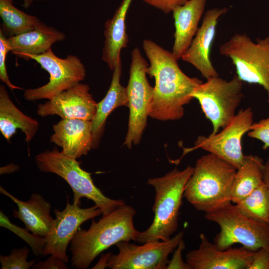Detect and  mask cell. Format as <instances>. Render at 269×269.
Masks as SVG:
<instances>
[{
    "label": "cell",
    "mask_w": 269,
    "mask_h": 269,
    "mask_svg": "<svg viewBox=\"0 0 269 269\" xmlns=\"http://www.w3.org/2000/svg\"><path fill=\"white\" fill-rule=\"evenodd\" d=\"M142 47L150 63L146 73L155 79L148 116L162 121L181 119L184 106L193 99V91L202 82L186 75L172 53L152 40L144 39Z\"/></svg>",
    "instance_id": "obj_1"
},
{
    "label": "cell",
    "mask_w": 269,
    "mask_h": 269,
    "mask_svg": "<svg viewBox=\"0 0 269 269\" xmlns=\"http://www.w3.org/2000/svg\"><path fill=\"white\" fill-rule=\"evenodd\" d=\"M135 210L124 203L112 212L92 221L88 230L79 229L70 242L71 266L87 269L102 252L121 241H136L139 231L134 225Z\"/></svg>",
    "instance_id": "obj_2"
},
{
    "label": "cell",
    "mask_w": 269,
    "mask_h": 269,
    "mask_svg": "<svg viewBox=\"0 0 269 269\" xmlns=\"http://www.w3.org/2000/svg\"><path fill=\"white\" fill-rule=\"evenodd\" d=\"M237 169L210 153L199 158L188 179L183 196L196 210L205 213L231 202V190Z\"/></svg>",
    "instance_id": "obj_3"
},
{
    "label": "cell",
    "mask_w": 269,
    "mask_h": 269,
    "mask_svg": "<svg viewBox=\"0 0 269 269\" xmlns=\"http://www.w3.org/2000/svg\"><path fill=\"white\" fill-rule=\"evenodd\" d=\"M193 170L191 166L182 170L175 168L161 177L148 179L147 184L155 191L152 207L154 217L147 230L139 232L136 242L167 241L176 231L185 186Z\"/></svg>",
    "instance_id": "obj_4"
},
{
    "label": "cell",
    "mask_w": 269,
    "mask_h": 269,
    "mask_svg": "<svg viewBox=\"0 0 269 269\" xmlns=\"http://www.w3.org/2000/svg\"><path fill=\"white\" fill-rule=\"evenodd\" d=\"M35 161L41 171L56 174L68 183L73 192L74 203L80 205V199L85 197L100 208L102 215L112 212L125 203L121 199L105 196L95 185L91 173L81 168L76 159L65 155L56 148L39 153Z\"/></svg>",
    "instance_id": "obj_5"
},
{
    "label": "cell",
    "mask_w": 269,
    "mask_h": 269,
    "mask_svg": "<svg viewBox=\"0 0 269 269\" xmlns=\"http://www.w3.org/2000/svg\"><path fill=\"white\" fill-rule=\"evenodd\" d=\"M205 217L220 227L214 240L219 250H226L239 243L254 252L262 248L269 251V225L246 217L231 202L205 213Z\"/></svg>",
    "instance_id": "obj_6"
},
{
    "label": "cell",
    "mask_w": 269,
    "mask_h": 269,
    "mask_svg": "<svg viewBox=\"0 0 269 269\" xmlns=\"http://www.w3.org/2000/svg\"><path fill=\"white\" fill-rule=\"evenodd\" d=\"M243 82L237 75L227 81L219 76L207 79L195 88L191 96L199 102L206 117L213 125L209 135L218 133L236 115L243 97Z\"/></svg>",
    "instance_id": "obj_7"
},
{
    "label": "cell",
    "mask_w": 269,
    "mask_h": 269,
    "mask_svg": "<svg viewBox=\"0 0 269 269\" xmlns=\"http://www.w3.org/2000/svg\"><path fill=\"white\" fill-rule=\"evenodd\" d=\"M229 58L243 82L262 86L269 94V39L253 42L246 34L236 33L219 47Z\"/></svg>",
    "instance_id": "obj_8"
},
{
    "label": "cell",
    "mask_w": 269,
    "mask_h": 269,
    "mask_svg": "<svg viewBox=\"0 0 269 269\" xmlns=\"http://www.w3.org/2000/svg\"><path fill=\"white\" fill-rule=\"evenodd\" d=\"M148 66L139 49L134 48L131 54L129 80L126 87L130 113L128 132L123 145L129 148L133 144L139 143L147 125L153 91V87L146 78Z\"/></svg>",
    "instance_id": "obj_9"
},
{
    "label": "cell",
    "mask_w": 269,
    "mask_h": 269,
    "mask_svg": "<svg viewBox=\"0 0 269 269\" xmlns=\"http://www.w3.org/2000/svg\"><path fill=\"white\" fill-rule=\"evenodd\" d=\"M25 60L32 59L49 74V81L41 87L24 91L26 100L51 99L83 81L86 76L84 65L74 55H68L65 58L57 57L51 48L37 55H27L23 57Z\"/></svg>",
    "instance_id": "obj_10"
},
{
    "label": "cell",
    "mask_w": 269,
    "mask_h": 269,
    "mask_svg": "<svg viewBox=\"0 0 269 269\" xmlns=\"http://www.w3.org/2000/svg\"><path fill=\"white\" fill-rule=\"evenodd\" d=\"M183 231L165 241H149L139 246L121 241L115 245L118 254L107 253L106 267L111 269H165L169 255L178 246Z\"/></svg>",
    "instance_id": "obj_11"
},
{
    "label": "cell",
    "mask_w": 269,
    "mask_h": 269,
    "mask_svg": "<svg viewBox=\"0 0 269 269\" xmlns=\"http://www.w3.org/2000/svg\"><path fill=\"white\" fill-rule=\"evenodd\" d=\"M253 124V111L251 108L241 109L232 121L218 134L205 136L199 135L194 146L184 148L186 153L201 148L228 162L237 169L243 163L241 140L250 130Z\"/></svg>",
    "instance_id": "obj_12"
},
{
    "label": "cell",
    "mask_w": 269,
    "mask_h": 269,
    "mask_svg": "<svg viewBox=\"0 0 269 269\" xmlns=\"http://www.w3.org/2000/svg\"><path fill=\"white\" fill-rule=\"evenodd\" d=\"M67 199L63 210H54L56 218L50 231L44 237L42 254L43 256H56L66 264L69 261L67 248L80 226L85 221L103 214L100 208L96 204L89 208H82L77 204H70L68 198Z\"/></svg>",
    "instance_id": "obj_13"
},
{
    "label": "cell",
    "mask_w": 269,
    "mask_h": 269,
    "mask_svg": "<svg viewBox=\"0 0 269 269\" xmlns=\"http://www.w3.org/2000/svg\"><path fill=\"white\" fill-rule=\"evenodd\" d=\"M88 84L79 83L37 106L41 117L58 115L62 119L93 120L97 103L89 93Z\"/></svg>",
    "instance_id": "obj_14"
},
{
    "label": "cell",
    "mask_w": 269,
    "mask_h": 269,
    "mask_svg": "<svg viewBox=\"0 0 269 269\" xmlns=\"http://www.w3.org/2000/svg\"><path fill=\"white\" fill-rule=\"evenodd\" d=\"M199 237L198 248L186 255L191 269H247L252 262L254 251L243 246L221 250L204 233Z\"/></svg>",
    "instance_id": "obj_15"
},
{
    "label": "cell",
    "mask_w": 269,
    "mask_h": 269,
    "mask_svg": "<svg viewBox=\"0 0 269 269\" xmlns=\"http://www.w3.org/2000/svg\"><path fill=\"white\" fill-rule=\"evenodd\" d=\"M227 7L213 8L204 14L201 26L189 47L181 59L192 65L206 79L219 76L210 59L212 43L215 37L219 18L226 13Z\"/></svg>",
    "instance_id": "obj_16"
},
{
    "label": "cell",
    "mask_w": 269,
    "mask_h": 269,
    "mask_svg": "<svg viewBox=\"0 0 269 269\" xmlns=\"http://www.w3.org/2000/svg\"><path fill=\"white\" fill-rule=\"evenodd\" d=\"M53 129L50 142L61 147V152L67 156L79 158L93 148L91 121L62 119L53 126Z\"/></svg>",
    "instance_id": "obj_17"
},
{
    "label": "cell",
    "mask_w": 269,
    "mask_h": 269,
    "mask_svg": "<svg viewBox=\"0 0 269 269\" xmlns=\"http://www.w3.org/2000/svg\"><path fill=\"white\" fill-rule=\"evenodd\" d=\"M206 0H187L172 12L175 32L172 53L178 60L189 47L198 29Z\"/></svg>",
    "instance_id": "obj_18"
},
{
    "label": "cell",
    "mask_w": 269,
    "mask_h": 269,
    "mask_svg": "<svg viewBox=\"0 0 269 269\" xmlns=\"http://www.w3.org/2000/svg\"><path fill=\"white\" fill-rule=\"evenodd\" d=\"M0 192L17 205L18 210H13V216L21 220L29 231L42 237L47 235L54 219L50 215V203L42 195L33 193L30 199L24 202L16 198L1 186Z\"/></svg>",
    "instance_id": "obj_19"
},
{
    "label": "cell",
    "mask_w": 269,
    "mask_h": 269,
    "mask_svg": "<svg viewBox=\"0 0 269 269\" xmlns=\"http://www.w3.org/2000/svg\"><path fill=\"white\" fill-rule=\"evenodd\" d=\"M133 0H122L112 17L104 25V45L102 59L113 71L121 59L122 49L126 48L129 42L127 32L126 16Z\"/></svg>",
    "instance_id": "obj_20"
},
{
    "label": "cell",
    "mask_w": 269,
    "mask_h": 269,
    "mask_svg": "<svg viewBox=\"0 0 269 269\" xmlns=\"http://www.w3.org/2000/svg\"><path fill=\"white\" fill-rule=\"evenodd\" d=\"M122 68L120 59L113 70L111 83L105 97L97 103L96 112L92 120L93 148L98 146L106 120L112 112L120 107H128L127 88L120 83Z\"/></svg>",
    "instance_id": "obj_21"
},
{
    "label": "cell",
    "mask_w": 269,
    "mask_h": 269,
    "mask_svg": "<svg viewBox=\"0 0 269 269\" xmlns=\"http://www.w3.org/2000/svg\"><path fill=\"white\" fill-rule=\"evenodd\" d=\"M65 38L64 33L44 23L29 31L7 37L10 51L21 58L27 55L41 54L54 43Z\"/></svg>",
    "instance_id": "obj_22"
},
{
    "label": "cell",
    "mask_w": 269,
    "mask_h": 269,
    "mask_svg": "<svg viewBox=\"0 0 269 269\" xmlns=\"http://www.w3.org/2000/svg\"><path fill=\"white\" fill-rule=\"evenodd\" d=\"M39 128L38 122L22 113L13 103L4 85L0 86V132L9 143L17 129L29 142Z\"/></svg>",
    "instance_id": "obj_23"
},
{
    "label": "cell",
    "mask_w": 269,
    "mask_h": 269,
    "mask_svg": "<svg viewBox=\"0 0 269 269\" xmlns=\"http://www.w3.org/2000/svg\"><path fill=\"white\" fill-rule=\"evenodd\" d=\"M264 162L252 154L244 155L241 166L237 169L232 190L231 202L236 204L251 194L263 181Z\"/></svg>",
    "instance_id": "obj_24"
},
{
    "label": "cell",
    "mask_w": 269,
    "mask_h": 269,
    "mask_svg": "<svg viewBox=\"0 0 269 269\" xmlns=\"http://www.w3.org/2000/svg\"><path fill=\"white\" fill-rule=\"evenodd\" d=\"M13 0H0L1 29L4 35L11 37L29 31L44 23L37 17L15 7Z\"/></svg>",
    "instance_id": "obj_25"
},
{
    "label": "cell",
    "mask_w": 269,
    "mask_h": 269,
    "mask_svg": "<svg viewBox=\"0 0 269 269\" xmlns=\"http://www.w3.org/2000/svg\"><path fill=\"white\" fill-rule=\"evenodd\" d=\"M235 205L240 212L246 217L269 224V192L264 181L251 194Z\"/></svg>",
    "instance_id": "obj_26"
},
{
    "label": "cell",
    "mask_w": 269,
    "mask_h": 269,
    "mask_svg": "<svg viewBox=\"0 0 269 269\" xmlns=\"http://www.w3.org/2000/svg\"><path fill=\"white\" fill-rule=\"evenodd\" d=\"M0 227L11 231L25 241L31 248L33 254L35 256L42 255L45 244L44 237L33 234H31L26 228H20L12 224L1 210L0 212Z\"/></svg>",
    "instance_id": "obj_27"
},
{
    "label": "cell",
    "mask_w": 269,
    "mask_h": 269,
    "mask_svg": "<svg viewBox=\"0 0 269 269\" xmlns=\"http://www.w3.org/2000/svg\"><path fill=\"white\" fill-rule=\"evenodd\" d=\"M29 249L23 247L13 249L7 256H0L1 269H28L36 263L37 260L27 261Z\"/></svg>",
    "instance_id": "obj_28"
},
{
    "label": "cell",
    "mask_w": 269,
    "mask_h": 269,
    "mask_svg": "<svg viewBox=\"0 0 269 269\" xmlns=\"http://www.w3.org/2000/svg\"><path fill=\"white\" fill-rule=\"evenodd\" d=\"M10 51V47L7 39L1 29H0V79L11 90L22 89L15 86L10 82L6 67V59L7 53Z\"/></svg>",
    "instance_id": "obj_29"
},
{
    "label": "cell",
    "mask_w": 269,
    "mask_h": 269,
    "mask_svg": "<svg viewBox=\"0 0 269 269\" xmlns=\"http://www.w3.org/2000/svg\"><path fill=\"white\" fill-rule=\"evenodd\" d=\"M248 135L263 142V149L269 148V117L252 124Z\"/></svg>",
    "instance_id": "obj_30"
},
{
    "label": "cell",
    "mask_w": 269,
    "mask_h": 269,
    "mask_svg": "<svg viewBox=\"0 0 269 269\" xmlns=\"http://www.w3.org/2000/svg\"><path fill=\"white\" fill-rule=\"evenodd\" d=\"M247 269H269V251L262 248L255 251Z\"/></svg>",
    "instance_id": "obj_31"
},
{
    "label": "cell",
    "mask_w": 269,
    "mask_h": 269,
    "mask_svg": "<svg viewBox=\"0 0 269 269\" xmlns=\"http://www.w3.org/2000/svg\"><path fill=\"white\" fill-rule=\"evenodd\" d=\"M185 248L184 242L182 238L177 247V249L174 251L172 259L169 261L166 269H191L189 264L185 262L182 258V252Z\"/></svg>",
    "instance_id": "obj_32"
},
{
    "label": "cell",
    "mask_w": 269,
    "mask_h": 269,
    "mask_svg": "<svg viewBox=\"0 0 269 269\" xmlns=\"http://www.w3.org/2000/svg\"><path fill=\"white\" fill-rule=\"evenodd\" d=\"M145 3L156 7L164 13L171 12L177 6L183 4L187 0H142Z\"/></svg>",
    "instance_id": "obj_33"
},
{
    "label": "cell",
    "mask_w": 269,
    "mask_h": 269,
    "mask_svg": "<svg viewBox=\"0 0 269 269\" xmlns=\"http://www.w3.org/2000/svg\"><path fill=\"white\" fill-rule=\"evenodd\" d=\"M62 260L59 257L50 255L44 261H40L35 263L32 269H68V267Z\"/></svg>",
    "instance_id": "obj_34"
},
{
    "label": "cell",
    "mask_w": 269,
    "mask_h": 269,
    "mask_svg": "<svg viewBox=\"0 0 269 269\" xmlns=\"http://www.w3.org/2000/svg\"><path fill=\"white\" fill-rule=\"evenodd\" d=\"M263 180L266 184L269 192V158L266 162H264Z\"/></svg>",
    "instance_id": "obj_35"
},
{
    "label": "cell",
    "mask_w": 269,
    "mask_h": 269,
    "mask_svg": "<svg viewBox=\"0 0 269 269\" xmlns=\"http://www.w3.org/2000/svg\"><path fill=\"white\" fill-rule=\"evenodd\" d=\"M19 168L18 166L13 164H10L7 166L0 167V174L9 173L17 171Z\"/></svg>",
    "instance_id": "obj_36"
},
{
    "label": "cell",
    "mask_w": 269,
    "mask_h": 269,
    "mask_svg": "<svg viewBox=\"0 0 269 269\" xmlns=\"http://www.w3.org/2000/svg\"><path fill=\"white\" fill-rule=\"evenodd\" d=\"M108 254H103L97 264L92 269H105L107 260Z\"/></svg>",
    "instance_id": "obj_37"
},
{
    "label": "cell",
    "mask_w": 269,
    "mask_h": 269,
    "mask_svg": "<svg viewBox=\"0 0 269 269\" xmlns=\"http://www.w3.org/2000/svg\"><path fill=\"white\" fill-rule=\"evenodd\" d=\"M23 3L22 4V6L24 8H27L31 5L33 0H23Z\"/></svg>",
    "instance_id": "obj_38"
},
{
    "label": "cell",
    "mask_w": 269,
    "mask_h": 269,
    "mask_svg": "<svg viewBox=\"0 0 269 269\" xmlns=\"http://www.w3.org/2000/svg\"><path fill=\"white\" fill-rule=\"evenodd\" d=\"M40 0V1H41V0Z\"/></svg>",
    "instance_id": "obj_39"
},
{
    "label": "cell",
    "mask_w": 269,
    "mask_h": 269,
    "mask_svg": "<svg viewBox=\"0 0 269 269\" xmlns=\"http://www.w3.org/2000/svg\"><path fill=\"white\" fill-rule=\"evenodd\" d=\"M268 37H269V36H268Z\"/></svg>",
    "instance_id": "obj_40"
}]
</instances>
